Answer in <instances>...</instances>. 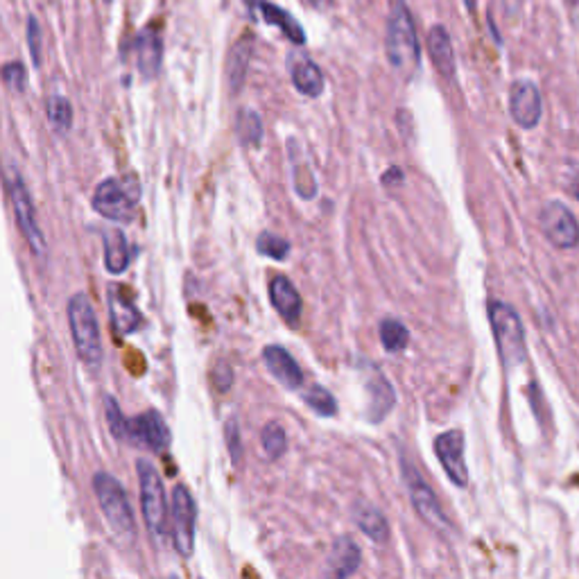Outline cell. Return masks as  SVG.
Wrapping results in <instances>:
<instances>
[{
  "instance_id": "1",
  "label": "cell",
  "mask_w": 579,
  "mask_h": 579,
  "mask_svg": "<svg viewBox=\"0 0 579 579\" xmlns=\"http://www.w3.org/2000/svg\"><path fill=\"white\" fill-rule=\"evenodd\" d=\"M387 59L394 71L412 75L419 68L421 46L406 0H394L387 21Z\"/></svg>"
},
{
  "instance_id": "2",
  "label": "cell",
  "mask_w": 579,
  "mask_h": 579,
  "mask_svg": "<svg viewBox=\"0 0 579 579\" xmlns=\"http://www.w3.org/2000/svg\"><path fill=\"white\" fill-rule=\"evenodd\" d=\"M489 322H491L493 338L498 353L507 369H516L525 362V329L516 310L502 301L489 304Z\"/></svg>"
},
{
  "instance_id": "3",
  "label": "cell",
  "mask_w": 579,
  "mask_h": 579,
  "mask_svg": "<svg viewBox=\"0 0 579 579\" xmlns=\"http://www.w3.org/2000/svg\"><path fill=\"white\" fill-rule=\"evenodd\" d=\"M68 323H71V335L75 342V351L87 362L88 367L96 369L102 362V338L100 326H97L96 310L87 295H72L68 301Z\"/></svg>"
},
{
  "instance_id": "4",
  "label": "cell",
  "mask_w": 579,
  "mask_h": 579,
  "mask_svg": "<svg viewBox=\"0 0 579 579\" xmlns=\"http://www.w3.org/2000/svg\"><path fill=\"white\" fill-rule=\"evenodd\" d=\"M140 484V507H143L145 525L150 530L152 539L164 541L165 527H168V502H165V487L159 471L147 459L136 462Z\"/></svg>"
},
{
  "instance_id": "5",
  "label": "cell",
  "mask_w": 579,
  "mask_h": 579,
  "mask_svg": "<svg viewBox=\"0 0 579 579\" xmlns=\"http://www.w3.org/2000/svg\"><path fill=\"white\" fill-rule=\"evenodd\" d=\"M93 489H96L100 509L113 534L122 536V539H131L134 536V512H131L130 498H127L122 484L112 474L97 471L93 475Z\"/></svg>"
},
{
  "instance_id": "6",
  "label": "cell",
  "mask_w": 579,
  "mask_h": 579,
  "mask_svg": "<svg viewBox=\"0 0 579 579\" xmlns=\"http://www.w3.org/2000/svg\"><path fill=\"white\" fill-rule=\"evenodd\" d=\"M7 193H10L12 206H14L16 224H19L21 233H23L25 242L29 245L32 254L37 258H44L48 254V242H46L44 231H41L39 222H37V211H34L32 197L28 193L23 177L14 165L7 168Z\"/></svg>"
},
{
  "instance_id": "7",
  "label": "cell",
  "mask_w": 579,
  "mask_h": 579,
  "mask_svg": "<svg viewBox=\"0 0 579 579\" xmlns=\"http://www.w3.org/2000/svg\"><path fill=\"white\" fill-rule=\"evenodd\" d=\"M138 190L122 179H105L93 193V208L106 220L113 222H130L134 206L138 202Z\"/></svg>"
},
{
  "instance_id": "8",
  "label": "cell",
  "mask_w": 579,
  "mask_h": 579,
  "mask_svg": "<svg viewBox=\"0 0 579 579\" xmlns=\"http://www.w3.org/2000/svg\"><path fill=\"white\" fill-rule=\"evenodd\" d=\"M172 543L174 550L181 557L193 555L195 546V521H197V507L193 496L184 484H179L172 491Z\"/></svg>"
},
{
  "instance_id": "9",
  "label": "cell",
  "mask_w": 579,
  "mask_h": 579,
  "mask_svg": "<svg viewBox=\"0 0 579 579\" xmlns=\"http://www.w3.org/2000/svg\"><path fill=\"white\" fill-rule=\"evenodd\" d=\"M541 227L548 240L559 249H573L579 242V224L573 211L561 202H548L541 213Z\"/></svg>"
},
{
  "instance_id": "10",
  "label": "cell",
  "mask_w": 579,
  "mask_h": 579,
  "mask_svg": "<svg viewBox=\"0 0 579 579\" xmlns=\"http://www.w3.org/2000/svg\"><path fill=\"white\" fill-rule=\"evenodd\" d=\"M403 471H406V482L407 489H410L412 505H415L416 514L428 523L430 527H437V530H449V518L441 512L440 500L434 498L432 489L425 484V480L421 478L419 471L415 466H410L407 462H403Z\"/></svg>"
},
{
  "instance_id": "11",
  "label": "cell",
  "mask_w": 579,
  "mask_h": 579,
  "mask_svg": "<svg viewBox=\"0 0 579 579\" xmlns=\"http://www.w3.org/2000/svg\"><path fill=\"white\" fill-rule=\"evenodd\" d=\"M509 112L523 130H534L543 113L541 91L530 80H516L509 88Z\"/></svg>"
},
{
  "instance_id": "12",
  "label": "cell",
  "mask_w": 579,
  "mask_h": 579,
  "mask_svg": "<svg viewBox=\"0 0 579 579\" xmlns=\"http://www.w3.org/2000/svg\"><path fill=\"white\" fill-rule=\"evenodd\" d=\"M434 453L440 457L441 466L449 474V478L457 484L459 489L468 487V468L464 459V434L459 430H449L441 432L434 440Z\"/></svg>"
},
{
  "instance_id": "13",
  "label": "cell",
  "mask_w": 579,
  "mask_h": 579,
  "mask_svg": "<svg viewBox=\"0 0 579 579\" xmlns=\"http://www.w3.org/2000/svg\"><path fill=\"white\" fill-rule=\"evenodd\" d=\"M131 444H140L155 453L168 449L170 430L159 412H143L131 421Z\"/></svg>"
},
{
  "instance_id": "14",
  "label": "cell",
  "mask_w": 579,
  "mask_h": 579,
  "mask_svg": "<svg viewBox=\"0 0 579 579\" xmlns=\"http://www.w3.org/2000/svg\"><path fill=\"white\" fill-rule=\"evenodd\" d=\"M106 297H109V317H112L116 333L130 335L134 331H138L143 317H140L134 299L127 295V290L121 288V285H112Z\"/></svg>"
},
{
  "instance_id": "15",
  "label": "cell",
  "mask_w": 579,
  "mask_h": 579,
  "mask_svg": "<svg viewBox=\"0 0 579 579\" xmlns=\"http://www.w3.org/2000/svg\"><path fill=\"white\" fill-rule=\"evenodd\" d=\"M263 360H265L272 376H274L285 390H299V387L304 385V372H301V367L295 362V357L290 356L283 347H276V344L265 347L263 348Z\"/></svg>"
},
{
  "instance_id": "16",
  "label": "cell",
  "mask_w": 579,
  "mask_h": 579,
  "mask_svg": "<svg viewBox=\"0 0 579 579\" xmlns=\"http://www.w3.org/2000/svg\"><path fill=\"white\" fill-rule=\"evenodd\" d=\"M136 63H138V71L145 80H152L159 75L161 71V59H164V41H161V34L155 25L145 28L143 32L138 34L136 39Z\"/></svg>"
},
{
  "instance_id": "17",
  "label": "cell",
  "mask_w": 579,
  "mask_h": 579,
  "mask_svg": "<svg viewBox=\"0 0 579 579\" xmlns=\"http://www.w3.org/2000/svg\"><path fill=\"white\" fill-rule=\"evenodd\" d=\"M365 387H367V394H369V407H367L369 419L382 421L396 406L394 387H391V382L387 381L385 373L376 367H372V372H369L367 381H365Z\"/></svg>"
},
{
  "instance_id": "18",
  "label": "cell",
  "mask_w": 579,
  "mask_h": 579,
  "mask_svg": "<svg viewBox=\"0 0 579 579\" xmlns=\"http://www.w3.org/2000/svg\"><path fill=\"white\" fill-rule=\"evenodd\" d=\"M270 299L272 306L276 308V313L290 323V326H295L301 317V297L297 292L295 283L288 279V276L279 274L272 279L270 283Z\"/></svg>"
},
{
  "instance_id": "19",
  "label": "cell",
  "mask_w": 579,
  "mask_h": 579,
  "mask_svg": "<svg viewBox=\"0 0 579 579\" xmlns=\"http://www.w3.org/2000/svg\"><path fill=\"white\" fill-rule=\"evenodd\" d=\"M362 561V552L357 548L356 541L351 536H340L331 548L329 566H326V575L331 577H351L353 573H357Z\"/></svg>"
},
{
  "instance_id": "20",
  "label": "cell",
  "mask_w": 579,
  "mask_h": 579,
  "mask_svg": "<svg viewBox=\"0 0 579 579\" xmlns=\"http://www.w3.org/2000/svg\"><path fill=\"white\" fill-rule=\"evenodd\" d=\"M428 50L441 78L453 80L455 78L453 41H450V34L446 32L444 25H434V28L428 32Z\"/></svg>"
},
{
  "instance_id": "21",
  "label": "cell",
  "mask_w": 579,
  "mask_h": 579,
  "mask_svg": "<svg viewBox=\"0 0 579 579\" xmlns=\"http://www.w3.org/2000/svg\"><path fill=\"white\" fill-rule=\"evenodd\" d=\"M353 521L360 527L373 543H385L390 539V525H387V518L382 516L381 509H376L369 502H357L353 507Z\"/></svg>"
},
{
  "instance_id": "22",
  "label": "cell",
  "mask_w": 579,
  "mask_h": 579,
  "mask_svg": "<svg viewBox=\"0 0 579 579\" xmlns=\"http://www.w3.org/2000/svg\"><path fill=\"white\" fill-rule=\"evenodd\" d=\"M290 75H292V84H295V88L299 93H304V96L308 97L322 96L323 72L315 62H310V59L306 57L297 59V62H292V66H290Z\"/></svg>"
},
{
  "instance_id": "23",
  "label": "cell",
  "mask_w": 579,
  "mask_h": 579,
  "mask_svg": "<svg viewBox=\"0 0 579 579\" xmlns=\"http://www.w3.org/2000/svg\"><path fill=\"white\" fill-rule=\"evenodd\" d=\"M131 254L122 231H105V267L109 274H122L130 267Z\"/></svg>"
},
{
  "instance_id": "24",
  "label": "cell",
  "mask_w": 579,
  "mask_h": 579,
  "mask_svg": "<svg viewBox=\"0 0 579 579\" xmlns=\"http://www.w3.org/2000/svg\"><path fill=\"white\" fill-rule=\"evenodd\" d=\"M249 7H258L263 14V19H265L267 23H272V25H276V28L283 29L285 37H288L292 44L301 46L306 41V34H304V29H301V25L297 23V21L292 19V16H290L285 10L272 5V3H263V0H249Z\"/></svg>"
},
{
  "instance_id": "25",
  "label": "cell",
  "mask_w": 579,
  "mask_h": 579,
  "mask_svg": "<svg viewBox=\"0 0 579 579\" xmlns=\"http://www.w3.org/2000/svg\"><path fill=\"white\" fill-rule=\"evenodd\" d=\"M251 53H254V46H251V39H240L231 48L227 57V82L231 93L240 91V87L245 84L247 78V68H249Z\"/></svg>"
},
{
  "instance_id": "26",
  "label": "cell",
  "mask_w": 579,
  "mask_h": 579,
  "mask_svg": "<svg viewBox=\"0 0 579 579\" xmlns=\"http://www.w3.org/2000/svg\"><path fill=\"white\" fill-rule=\"evenodd\" d=\"M236 131L242 145H247V147H258L263 140L261 116H258L256 112H251V109H242V112L238 113Z\"/></svg>"
},
{
  "instance_id": "27",
  "label": "cell",
  "mask_w": 579,
  "mask_h": 579,
  "mask_svg": "<svg viewBox=\"0 0 579 579\" xmlns=\"http://www.w3.org/2000/svg\"><path fill=\"white\" fill-rule=\"evenodd\" d=\"M48 122L57 134H66L72 125V106L63 96H50L46 102Z\"/></svg>"
},
{
  "instance_id": "28",
  "label": "cell",
  "mask_w": 579,
  "mask_h": 579,
  "mask_svg": "<svg viewBox=\"0 0 579 579\" xmlns=\"http://www.w3.org/2000/svg\"><path fill=\"white\" fill-rule=\"evenodd\" d=\"M381 342L390 353L403 351L407 347V342H410V331L399 319H385L381 323Z\"/></svg>"
},
{
  "instance_id": "29",
  "label": "cell",
  "mask_w": 579,
  "mask_h": 579,
  "mask_svg": "<svg viewBox=\"0 0 579 579\" xmlns=\"http://www.w3.org/2000/svg\"><path fill=\"white\" fill-rule=\"evenodd\" d=\"M105 415H106V424H109V428H112L113 437L121 441H131V421L125 419V415H122L118 401L109 394L105 396Z\"/></svg>"
},
{
  "instance_id": "30",
  "label": "cell",
  "mask_w": 579,
  "mask_h": 579,
  "mask_svg": "<svg viewBox=\"0 0 579 579\" xmlns=\"http://www.w3.org/2000/svg\"><path fill=\"white\" fill-rule=\"evenodd\" d=\"M261 444L267 459H272V462L279 459L281 455L285 453V449H288V437H285L283 425L276 424V421H270L261 432Z\"/></svg>"
},
{
  "instance_id": "31",
  "label": "cell",
  "mask_w": 579,
  "mask_h": 579,
  "mask_svg": "<svg viewBox=\"0 0 579 579\" xmlns=\"http://www.w3.org/2000/svg\"><path fill=\"white\" fill-rule=\"evenodd\" d=\"M304 401L310 410L317 412V415L322 416H333L335 412H338V403H335L333 394L319 385H313L308 391H306Z\"/></svg>"
},
{
  "instance_id": "32",
  "label": "cell",
  "mask_w": 579,
  "mask_h": 579,
  "mask_svg": "<svg viewBox=\"0 0 579 579\" xmlns=\"http://www.w3.org/2000/svg\"><path fill=\"white\" fill-rule=\"evenodd\" d=\"M258 254L267 258H274V261H283L290 254V242L283 240L281 236H274V233H261L256 240Z\"/></svg>"
},
{
  "instance_id": "33",
  "label": "cell",
  "mask_w": 579,
  "mask_h": 579,
  "mask_svg": "<svg viewBox=\"0 0 579 579\" xmlns=\"http://www.w3.org/2000/svg\"><path fill=\"white\" fill-rule=\"evenodd\" d=\"M3 80L12 91L21 93L25 88V66L21 62H12L3 68Z\"/></svg>"
},
{
  "instance_id": "34",
  "label": "cell",
  "mask_w": 579,
  "mask_h": 579,
  "mask_svg": "<svg viewBox=\"0 0 579 579\" xmlns=\"http://www.w3.org/2000/svg\"><path fill=\"white\" fill-rule=\"evenodd\" d=\"M224 440H227L229 453H231L233 464H238L240 462V455H242V444H240V430H238L236 419L227 421V425H224Z\"/></svg>"
},
{
  "instance_id": "35",
  "label": "cell",
  "mask_w": 579,
  "mask_h": 579,
  "mask_svg": "<svg viewBox=\"0 0 579 579\" xmlns=\"http://www.w3.org/2000/svg\"><path fill=\"white\" fill-rule=\"evenodd\" d=\"M211 378H213V385H215V390L220 391V394L229 391L233 385L231 365H227V362H217L215 369H213V373H211Z\"/></svg>"
},
{
  "instance_id": "36",
  "label": "cell",
  "mask_w": 579,
  "mask_h": 579,
  "mask_svg": "<svg viewBox=\"0 0 579 579\" xmlns=\"http://www.w3.org/2000/svg\"><path fill=\"white\" fill-rule=\"evenodd\" d=\"M28 46H29V53H32L34 66H39L41 63V29H39V23H37V19H34V16H29L28 19Z\"/></svg>"
},
{
  "instance_id": "37",
  "label": "cell",
  "mask_w": 579,
  "mask_h": 579,
  "mask_svg": "<svg viewBox=\"0 0 579 579\" xmlns=\"http://www.w3.org/2000/svg\"><path fill=\"white\" fill-rule=\"evenodd\" d=\"M308 3L313 7H317V10H326V7H329L333 0H308Z\"/></svg>"
},
{
  "instance_id": "38",
  "label": "cell",
  "mask_w": 579,
  "mask_h": 579,
  "mask_svg": "<svg viewBox=\"0 0 579 579\" xmlns=\"http://www.w3.org/2000/svg\"><path fill=\"white\" fill-rule=\"evenodd\" d=\"M570 190H573L575 199H579V168H577V172H575V177H573V186H570Z\"/></svg>"
},
{
  "instance_id": "39",
  "label": "cell",
  "mask_w": 579,
  "mask_h": 579,
  "mask_svg": "<svg viewBox=\"0 0 579 579\" xmlns=\"http://www.w3.org/2000/svg\"><path fill=\"white\" fill-rule=\"evenodd\" d=\"M464 5H466L468 12H474L475 5H478V0H464Z\"/></svg>"
},
{
  "instance_id": "40",
  "label": "cell",
  "mask_w": 579,
  "mask_h": 579,
  "mask_svg": "<svg viewBox=\"0 0 579 579\" xmlns=\"http://www.w3.org/2000/svg\"><path fill=\"white\" fill-rule=\"evenodd\" d=\"M566 3H568L570 7H577L579 5V0H566Z\"/></svg>"
}]
</instances>
